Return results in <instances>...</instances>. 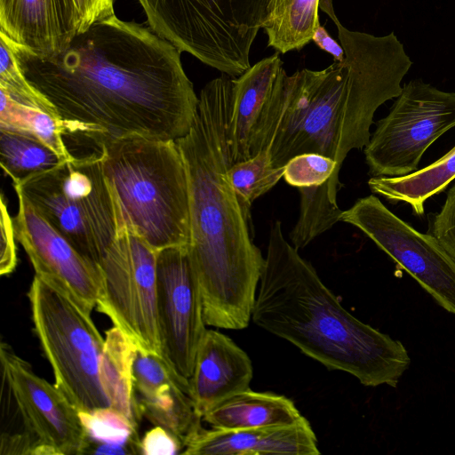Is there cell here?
<instances>
[{"mask_svg":"<svg viewBox=\"0 0 455 455\" xmlns=\"http://www.w3.org/2000/svg\"><path fill=\"white\" fill-rule=\"evenodd\" d=\"M12 44L23 74L54 107L66 135L95 146L128 136L176 140L193 124L199 98L181 52L150 28L114 14L50 58Z\"/></svg>","mask_w":455,"mask_h":455,"instance_id":"cell-1","label":"cell"},{"mask_svg":"<svg viewBox=\"0 0 455 455\" xmlns=\"http://www.w3.org/2000/svg\"><path fill=\"white\" fill-rule=\"evenodd\" d=\"M319 8L338 28L345 59L319 71L303 68L275 81L257 134L259 148H267L274 167L295 156L315 153L337 163V175L347 153L370 140L377 108L398 97L401 82L412 65L392 32L376 36L345 28L332 0Z\"/></svg>","mask_w":455,"mask_h":455,"instance_id":"cell-2","label":"cell"},{"mask_svg":"<svg viewBox=\"0 0 455 455\" xmlns=\"http://www.w3.org/2000/svg\"><path fill=\"white\" fill-rule=\"evenodd\" d=\"M193 124L176 140L187 170L190 206L188 252L196 272L206 325L248 326L265 259L249 234L227 179L233 163V77L222 74L202 89Z\"/></svg>","mask_w":455,"mask_h":455,"instance_id":"cell-3","label":"cell"},{"mask_svg":"<svg viewBox=\"0 0 455 455\" xmlns=\"http://www.w3.org/2000/svg\"><path fill=\"white\" fill-rule=\"evenodd\" d=\"M259 283L251 312L259 327L364 386H397L411 363L405 347L347 312L285 240L279 220L270 227Z\"/></svg>","mask_w":455,"mask_h":455,"instance_id":"cell-4","label":"cell"},{"mask_svg":"<svg viewBox=\"0 0 455 455\" xmlns=\"http://www.w3.org/2000/svg\"><path fill=\"white\" fill-rule=\"evenodd\" d=\"M96 147L127 228L156 251L188 246V180L176 141L128 136Z\"/></svg>","mask_w":455,"mask_h":455,"instance_id":"cell-5","label":"cell"},{"mask_svg":"<svg viewBox=\"0 0 455 455\" xmlns=\"http://www.w3.org/2000/svg\"><path fill=\"white\" fill-rule=\"evenodd\" d=\"M13 188L98 267L125 226L99 152L64 160L14 182Z\"/></svg>","mask_w":455,"mask_h":455,"instance_id":"cell-6","label":"cell"},{"mask_svg":"<svg viewBox=\"0 0 455 455\" xmlns=\"http://www.w3.org/2000/svg\"><path fill=\"white\" fill-rule=\"evenodd\" d=\"M28 296L35 332L55 386L79 411L112 407L102 378L104 342L91 316L67 289L35 274Z\"/></svg>","mask_w":455,"mask_h":455,"instance_id":"cell-7","label":"cell"},{"mask_svg":"<svg viewBox=\"0 0 455 455\" xmlns=\"http://www.w3.org/2000/svg\"><path fill=\"white\" fill-rule=\"evenodd\" d=\"M149 28L222 74L251 68L250 52L274 0H138Z\"/></svg>","mask_w":455,"mask_h":455,"instance_id":"cell-8","label":"cell"},{"mask_svg":"<svg viewBox=\"0 0 455 455\" xmlns=\"http://www.w3.org/2000/svg\"><path fill=\"white\" fill-rule=\"evenodd\" d=\"M158 251L124 226L99 266L101 287L96 309L108 315L138 349L162 355Z\"/></svg>","mask_w":455,"mask_h":455,"instance_id":"cell-9","label":"cell"},{"mask_svg":"<svg viewBox=\"0 0 455 455\" xmlns=\"http://www.w3.org/2000/svg\"><path fill=\"white\" fill-rule=\"evenodd\" d=\"M454 126L455 92L410 81L365 146L370 173L402 177L417 171L429 146Z\"/></svg>","mask_w":455,"mask_h":455,"instance_id":"cell-10","label":"cell"},{"mask_svg":"<svg viewBox=\"0 0 455 455\" xmlns=\"http://www.w3.org/2000/svg\"><path fill=\"white\" fill-rule=\"evenodd\" d=\"M340 221L369 236L448 312L455 315V259L432 234H422L375 196L358 199Z\"/></svg>","mask_w":455,"mask_h":455,"instance_id":"cell-11","label":"cell"},{"mask_svg":"<svg viewBox=\"0 0 455 455\" xmlns=\"http://www.w3.org/2000/svg\"><path fill=\"white\" fill-rule=\"evenodd\" d=\"M156 283L162 355L189 390L188 380L207 329L201 287L188 246L158 251Z\"/></svg>","mask_w":455,"mask_h":455,"instance_id":"cell-12","label":"cell"},{"mask_svg":"<svg viewBox=\"0 0 455 455\" xmlns=\"http://www.w3.org/2000/svg\"><path fill=\"white\" fill-rule=\"evenodd\" d=\"M13 218L16 240L22 245L35 273L67 289L90 311L96 307L101 278L89 261L20 194Z\"/></svg>","mask_w":455,"mask_h":455,"instance_id":"cell-13","label":"cell"},{"mask_svg":"<svg viewBox=\"0 0 455 455\" xmlns=\"http://www.w3.org/2000/svg\"><path fill=\"white\" fill-rule=\"evenodd\" d=\"M0 364L43 444L52 447L59 455L86 453L89 443L78 410L67 396L36 375L31 365L4 342Z\"/></svg>","mask_w":455,"mask_h":455,"instance_id":"cell-14","label":"cell"},{"mask_svg":"<svg viewBox=\"0 0 455 455\" xmlns=\"http://www.w3.org/2000/svg\"><path fill=\"white\" fill-rule=\"evenodd\" d=\"M0 33L39 58L65 51L81 33L74 0H0Z\"/></svg>","mask_w":455,"mask_h":455,"instance_id":"cell-15","label":"cell"},{"mask_svg":"<svg viewBox=\"0 0 455 455\" xmlns=\"http://www.w3.org/2000/svg\"><path fill=\"white\" fill-rule=\"evenodd\" d=\"M252 376L247 354L228 336L206 330L188 380V395L197 415L203 418L223 401L248 389Z\"/></svg>","mask_w":455,"mask_h":455,"instance_id":"cell-16","label":"cell"},{"mask_svg":"<svg viewBox=\"0 0 455 455\" xmlns=\"http://www.w3.org/2000/svg\"><path fill=\"white\" fill-rule=\"evenodd\" d=\"M186 455H318L307 419L279 427L224 430L201 427L185 445Z\"/></svg>","mask_w":455,"mask_h":455,"instance_id":"cell-17","label":"cell"},{"mask_svg":"<svg viewBox=\"0 0 455 455\" xmlns=\"http://www.w3.org/2000/svg\"><path fill=\"white\" fill-rule=\"evenodd\" d=\"M276 52L233 77L230 149L233 163L248 160L275 81L283 69Z\"/></svg>","mask_w":455,"mask_h":455,"instance_id":"cell-18","label":"cell"},{"mask_svg":"<svg viewBox=\"0 0 455 455\" xmlns=\"http://www.w3.org/2000/svg\"><path fill=\"white\" fill-rule=\"evenodd\" d=\"M202 419L212 428L233 430L293 425L306 418L291 399L248 388L212 408Z\"/></svg>","mask_w":455,"mask_h":455,"instance_id":"cell-19","label":"cell"},{"mask_svg":"<svg viewBox=\"0 0 455 455\" xmlns=\"http://www.w3.org/2000/svg\"><path fill=\"white\" fill-rule=\"evenodd\" d=\"M455 179V147L432 164L402 177H372L368 186L372 193L392 202H403L421 216L424 203L444 190Z\"/></svg>","mask_w":455,"mask_h":455,"instance_id":"cell-20","label":"cell"},{"mask_svg":"<svg viewBox=\"0 0 455 455\" xmlns=\"http://www.w3.org/2000/svg\"><path fill=\"white\" fill-rule=\"evenodd\" d=\"M102 355V378L116 410L139 426L141 415L133 385L132 365L136 345L117 327L106 332Z\"/></svg>","mask_w":455,"mask_h":455,"instance_id":"cell-21","label":"cell"},{"mask_svg":"<svg viewBox=\"0 0 455 455\" xmlns=\"http://www.w3.org/2000/svg\"><path fill=\"white\" fill-rule=\"evenodd\" d=\"M320 0H274L270 19L263 28L267 46L279 53L299 51L312 41Z\"/></svg>","mask_w":455,"mask_h":455,"instance_id":"cell-22","label":"cell"},{"mask_svg":"<svg viewBox=\"0 0 455 455\" xmlns=\"http://www.w3.org/2000/svg\"><path fill=\"white\" fill-rule=\"evenodd\" d=\"M78 414L89 443L86 453H140L138 425L119 411L102 407Z\"/></svg>","mask_w":455,"mask_h":455,"instance_id":"cell-23","label":"cell"},{"mask_svg":"<svg viewBox=\"0 0 455 455\" xmlns=\"http://www.w3.org/2000/svg\"><path fill=\"white\" fill-rule=\"evenodd\" d=\"M136 399L140 415L154 426L174 435L184 449L189 438L202 427V418L196 412L190 396L180 385Z\"/></svg>","mask_w":455,"mask_h":455,"instance_id":"cell-24","label":"cell"},{"mask_svg":"<svg viewBox=\"0 0 455 455\" xmlns=\"http://www.w3.org/2000/svg\"><path fill=\"white\" fill-rule=\"evenodd\" d=\"M0 403L1 455H50L56 451L52 447L41 442L19 403L7 374L3 370Z\"/></svg>","mask_w":455,"mask_h":455,"instance_id":"cell-25","label":"cell"},{"mask_svg":"<svg viewBox=\"0 0 455 455\" xmlns=\"http://www.w3.org/2000/svg\"><path fill=\"white\" fill-rule=\"evenodd\" d=\"M0 128L31 135L52 149L62 160L74 156L64 142V124L40 109L19 103L1 90Z\"/></svg>","mask_w":455,"mask_h":455,"instance_id":"cell-26","label":"cell"},{"mask_svg":"<svg viewBox=\"0 0 455 455\" xmlns=\"http://www.w3.org/2000/svg\"><path fill=\"white\" fill-rule=\"evenodd\" d=\"M62 160L35 137L0 128V162L12 183L32 174L50 170Z\"/></svg>","mask_w":455,"mask_h":455,"instance_id":"cell-27","label":"cell"},{"mask_svg":"<svg viewBox=\"0 0 455 455\" xmlns=\"http://www.w3.org/2000/svg\"><path fill=\"white\" fill-rule=\"evenodd\" d=\"M283 173L284 167H274L267 148L248 160L230 164L227 179L249 221L252 203L270 190L283 177Z\"/></svg>","mask_w":455,"mask_h":455,"instance_id":"cell-28","label":"cell"},{"mask_svg":"<svg viewBox=\"0 0 455 455\" xmlns=\"http://www.w3.org/2000/svg\"><path fill=\"white\" fill-rule=\"evenodd\" d=\"M0 89L19 103L60 118L52 103L27 79L11 41L3 33H0Z\"/></svg>","mask_w":455,"mask_h":455,"instance_id":"cell-29","label":"cell"},{"mask_svg":"<svg viewBox=\"0 0 455 455\" xmlns=\"http://www.w3.org/2000/svg\"><path fill=\"white\" fill-rule=\"evenodd\" d=\"M132 376L136 397H148L176 384L188 395V387L161 355L137 348Z\"/></svg>","mask_w":455,"mask_h":455,"instance_id":"cell-30","label":"cell"},{"mask_svg":"<svg viewBox=\"0 0 455 455\" xmlns=\"http://www.w3.org/2000/svg\"><path fill=\"white\" fill-rule=\"evenodd\" d=\"M430 231L455 259V185L449 190L440 212L434 216Z\"/></svg>","mask_w":455,"mask_h":455,"instance_id":"cell-31","label":"cell"},{"mask_svg":"<svg viewBox=\"0 0 455 455\" xmlns=\"http://www.w3.org/2000/svg\"><path fill=\"white\" fill-rule=\"evenodd\" d=\"M1 246H0V274L10 275L17 265L15 232L13 219L10 216L4 195L1 196Z\"/></svg>","mask_w":455,"mask_h":455,"instance_id":"cell-32","label":"cell"},{"mask_svg":"<svg viewBox=\"0 0 455 455\" xmlns=\"http://www.w3.org/2000/svg\"><path fill=\"white\" fill-rule=\"evenodd\" d=\"M182 443L166 429L155 426L146 432L140 442V454L175 455L182 453Z\"/></svg>","mask_w":455,"mask_h":455,"instance_id":"cell-33","label":"cell"},{"mask_svg":"<svg viewBox=\"0 0 455 455\" xmlns=\"http://www.w3.org/2000/svg\"><path fill=\"white\" fill-rule=\"evenodd\" d=\"M80 17L81 33L94 22L115 14L114 0H74Z\"/></svg>","mask_w":455,"mask_h":455,"instance_id":"cell-34","label":"cell"},{"mask_svg":"<svg viewBox=\"0 0 455 455\" xmlns=\"http://www.w3.org/2000/svg\"><path fill=\"white\" fill-rule=\"evenodd\" d=\"M312 41L321 50L331 54L334 60L342 61L345 59V52L341 44L334 40L321 24L316 27Z\"/></svg>","mask_w":455,"mask_h":455,"instance_id":"cell-35","label":"cell"}]
</instances>
